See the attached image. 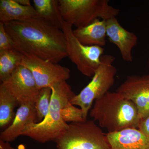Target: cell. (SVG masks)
<instances>
[{
  "mask_svg": "<svg viewBox=\"0 0 149 149\" xmlns=\"http://www.w3.org/2000/svg\"><path fill=\"white\" fill-rule=\"evenodd\" d=\"M37 15L61 29L62 18L58 0H33Z\"/></svg>",
  "mask_w": 149,
  "mask_h": 149,
  "instance_id": "16",
  "label": "cell"
},
{
  "mask_svg": "<svg viewBox=\"0 0 149 149\" xmlns=\"http://www.w3.org/2000/svg\"><path fill=\"white\" fill-rule=\"evenodd\" d=\"M18 102L5 88L0 85V127L4 128L12 122L15 113L14 110Z\"/></svg>",
  "mask_w": 149,
  "mask_h": 149,
  "instance_id": "17",
  "label": "cell"
},
{
  "mask_svg": "<svg viewBox=\"0 0 149 149\" xmlns=\"http://www.w3.org/2000/svg\"><path fill=\"white\" fill-rule=\"evenodd\" d=\"M52 96L49 113L40 123L30 125L22 134L39 143L55 141L68 127L62 116V109L75 95L66 81H62L50 88Z\"/></svg>",
  "mask_w": 149,
  "mask_h": 149,
  "instance_id": "3",
  "label": "cell"
},
{
  "mask_svg": "<svg viewBox=\"0 0 149 149\" xmlns=\"http://www.w3.org/2000/svg\"><path fill=\"white\" fill-rule=\"evenodd\" d=\"M108 0H58L62 18L77 28L86 27L99 18L107 20L117 16L120 10Z\"/></svg>",
  "mask_w": 149,
  "mask_h": 149,
  "instance_id": "4",
  "label": "cell"
},
{
  "mask_svg": "<svg viewBox=\"0 0 149 149\" xmlns=\"http://www.w3.org/2000/svg\"><path fill=\"white\" fill-rule=\"evenodd\" d=\"M37 15L34 6H22L15 0L0 1V22L24 21Z\"/></svg>",
  "mask_w": 149,
  "mask_h": 149,
  "instance_id": "15",
  "label": "cell"
},
{
  "mask_svg": "<svg viewBox=\"0 0 149 149\" xmlns=\"http://www.w3.org/2000/svg\"><path fill=\"white\" fill-rule=\"evenodd\" d=\"M55 142L57 149H110L106 133L93 120L70 123Z\"/></svg>",
  "mask_w": 149,
  "mask_h": 149,
  "instance_id": "6",
  "label": "cell"
},
{
  "mask_svg": "<svg viewBox=\"0 0 149 149\" xmlns=\"http://www.w3.org/2000/svg\"><path fill=\"white\" fill-rule=\"evenodd\" d=\"M138 128L149 137V115L141 120Z\"/></svg>",
  "mask_w": 149,
  "mask_h": 149,
  "instance_id": "22",
  "label": "cell"
},
{
  "mask_svg": "<svg viewBox=\"0 0 149 149\" xmlns=\"http://www.w3.org/2000/svg\"><path fill=\"white\" fill-rule=\"evenodd\" d=\"M52 90L50 88H44L40 90V94L35 102L38 123L42 121L48 114Z\"/></svg>",
  "mask_w": 149,
  "mask_h": 149,
  "instance_id": "19",
  "label": "cell"
},
{
  "mask_svg": "<svg viewBox=\"0 0 149 149\" xmlns=\"http://www.w3.org/2000/svg\"><path fill=\"white\" fill-rule=\"evenodd\" d=\"M73 33L84 45L103 47L106 44V20L96 19L86 27L73 30Z\"/></svg>",
  "mask_w": 149,
  "mask_h": 149,
  "instance_id": "14",
  "label": "cell"
},
{
  "mask_svg": "<svg viewBox=\"0 0 149 149\" xmlns=\"http://www.w3.org/2000/svg\"><path fill=\"white\" fill-rule=\"evenodd\" d=\"M19 52L22 57L21 65L31 71L40 90L51 88L70 78V70L68 68L45 60L32 54Z\"/></svg>",
  "mask_w": 149,
  "mask_h": 149,
  "instance_id": "8",
  "label": "cell"
},
{
  "mask_svg": "<svg viewBox=\"0 0 149 149\" xmlns=\"http://www.w3.org/2000/svg\"><path fill=\"white\" fill-rule=\"evenodd\" d=\"M106 28L107 36L119 49L123 59L132 62V50L138 42L137 36L123 28L116 17L106 20Z\"/></svg>",
  "mask_w": 149,
  "mask_h": 149,
  "instance_id": "11",
  "label": "cell"
},
{
  "mask_svg": "<svg viewBox=\"0 0 149 149\" xmlns=\"http://www.w3.org/2000/svg\"><path fill=\"white\" fill-rule=\"evenodd\" d=\"M116 91L135 104L141 120L149 115V74L128 75Z\"/></svg>",
  "mask_w": 149,
  "mask_h": 149,
  "instance_id": "10",
  "label": "cell"
},
{
  "mask_svg": "<svg viewBox=\"0 0 149 149\" xmlns=\"http://www.w3.org/2000/svg\"><path fill=\"white\" fill-rule=\"evenodd\" d=\"M0 149H16L11 146L9 143L0 140Z\"/></svg>",
  "mask_w": 149,
  "mask_h": 149,
  "instance_id": "23",
  "label": "cell"
},
{
  "mask_svg": "<svg viewBox=\"0 0 149 149\" xmlns=\"http://www.w3.org/2000/svg\"><path fill=\"white\" fill-rule=\"evenodd\" d=\"M115 59L114 57L111 55H103L100 65L91 82L70 100L71 104L79 107L82 110L86 121L93 102L109 92L110 89L114 85L117 72L116 68L113 65Z\"/></svg>",
  "mask_w": 149,
  "mask_h": 149,
  "instance_id": "5",
  "label": "cell"
},
{
  "mask_svg": "<svg viewBox=\"0 0 149 149\" xmlns=\"http://www.w3.org/2000/svg\"><path fill=\"white\" fill-rule=\"evenodd\" d=\"M1 84L17 100L19 105L35 103L40 93L32 72L22 65H19Z\"/></svg>",
  "mask_w": 149,
  "mask_h": 149,
  "instance_id": "9",
  "label": "cell"
},
{
  "mask_svg": "<svg viewBox=\"0 0 149 149\" xmlns=\"http://www.w3.org/2000/svg\"><path fill=\"white\" fill-rule=\"evenodd\" d=\"M4 24L17 50L56 63L68 56L66 39L62 29L40 16Z\"/></svg>",
  "mask_w": 149,
  "mask_h": 149,
  "instance_id": "1",
  "label": "cell"
},
{
  "mask_svg": "<svg viewBox=\"0 0 149 149\" xmlns=\"http://www.w3.org/2000/svg\"><path fill=\"white\" fill-rule=\"evenodd\" d=\"M21 62V54L15 49L0 51V80L2 83L10 77Z\"/></svg>",
  "mask_w": 149,
  "mask_h": 149,
  "instance_id": "18",
  "label": "cell"
},
{
  "mask_svg": "<svg viewBox=\"0 0 149 149\" xmlns=\"http://www.w3.org/2000/svg\"><path fill=\"white\" fill-rule=\"evenodd\" d=\"M62 116L65 122H82L85 121L82 110L70 102L62 109Z\"/></svg>",
  "mask_w": 149,
  "mask_h": 149,
  "instance_id": "20",
  "label": "cell"
},
{
  "mask_svg": "<svg viewBox=\"0 0 149 149\" xmlns=\"http://www.w3.org/2000/svg\"><path fill=\"white\" fill-rule=\"evenodd\" d=\"M72 26L63 20L62 22L61 29L66 39L68 56L81 73L91 77L100 65L104 48L81 44L73 34Z\"/></svg>",
  "mask_w": 149,
  "mask_h": 149,
  "instance_id": "7",
  "label": "cell"
},
{
  "mask_svg": "<svg viewBox=\"0 0 149 149\" xmlns=\"http://www.w3.org/2000/svg\"><path fill=\"white\" fill-rule=\"evenodd\" d=\"M90 116L97 121L108 133L129 128H139L141 120L138 109L133 102L118 92H108L95 101Z\"/></svg>",
  "mask_w": 149,
  "mask_h": 149,
  "instance_id": "2",
  "label": "cell"
},
{
  "mask_svg": "<svg viewBox=\"0 0 149 149\" xmlns=\"http://www.w3.org/2000/svg\"><path fill=\"white\" fill-rule=\"evenodd\" d=\"M19 4L23 6H31V2L29 0H15Z\"/></svg>",
  "mask_w": 149,
  "mask_h": 149,
  "instance_id": "24",
  "label": "cell"
},
{
  "mask_svg": "<svg viewBox=\"0 0 149 149\" xmlns=\"http://www.w3.org/2000/svg\"><path fill=\"white\" fill-rule=\"evenodd\" d=\"M15 44L6 31L4 24L0 22V51L14 49Z\"/></svg>",
  "mask_w": 149,
  "mask_h": 149,
  "instance_id": "21",
  "label": "cell"
},
{
  "mask_svg": "<svg viewBox=\"0 0 149 149\" xmlns=\"http://www.w3.org/2000/svg\"><path fill=\"white\" fill-rule=\"evenodd\" d=\"M110 149H149V137L139 128L106 133Z\"/></svg>",
  "mask_w": 149,
  "mask_h": 149,
  "instance_id": "13",
  "label": "cell"
},
{
  "mask_svg": "<svg viewBox=\"0 0 149 149\" xmlns=\"http://www.w3.org/2000/svg\"><path fill=\"white\" fill-rule=\"evenodd\" d=\"M37 113L34 103L22 104L17 111L10 125L0 134V140L13 142L30 125L37 123Z\"/></svg>",
  "mask_w": 149,
  "mask_h": 149,
  "instance_id": "12",
  "label": "cell"
}]
</instances>
